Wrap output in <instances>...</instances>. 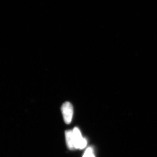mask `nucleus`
<instances>
[{"label":"nucleus","mask_w":157,"mask_h":157,"mask_svg":"<svg viewBox=\"0 0 157 157\" xmlns=\"http://www.w3.org/2000/svg\"><path fill=\"white\" fill-rule=\"evenodd\" d=\"M74 146L75 149H82L87 145V141L82 135L80 130L77 127H75L73 130Z\"/></svg>","instance_id":"1"},{"label":"nucleus","mask_w":157,"mask_h":157,"mask_svg":"<svg viewBox=\"0 0 157 157\" xmlns=\"http://www.w3.org/2000/svg\"><path fill=\"white\" fill-rule=\"evenodd\" d=\"M61 111L65 123L68 124L71 123L73 114V107L71 103L69 102L64 103L61 107Z\"/></svg>","instance_id":"2"},{"label":"nucleus","mask_w":157,"mask_h":157,"mask_svg":"<svg viewBox=\"0 0 157 157\" xmlns=\"http://www.w3.org/2000/svg\"><path fill=\"white\" fill-rule=\"evenodd\" d=\"M65 137H66L67 146L69 149L71 150L75 149L73 131L68 130V131H66Z\"/></svg>","instance_id":"3"},{"label":"nucleus","mask_w":157,"mask_h":157,"mask_svg":"<svg viewBox=\"0 0 157 157\" xmlns=\"http://www.w3.org/2000/svg\"><path fill=\"white\" fill-rule=\"evenodd\" d=\"M82 157H95L94 154L93 149L92 147H88L84 152Z\"/></svg>","instance_id":"4"}]
</instances>
